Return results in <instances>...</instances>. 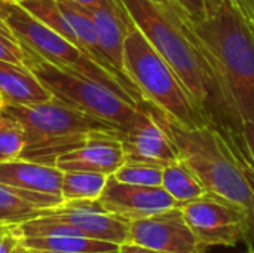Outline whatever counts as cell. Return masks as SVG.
I'll use <instances>...</instances> for the list:
<instances>
[{"mask_svg": "<svg viewBox=\"0 0 254 253\" xmlns=\"http://www.w3.org/2000/svg\"><path fill=\"white\" fill-rule=\"evenodd\" d=\"M134 24L179 76L204 118L217 127L240 130L213 61L193 25L159 0H122Z\"/></svg>", "mask_w": 254, "mask_h": 253, "instance_id": "1", "label": "cell"}, {"mask_svg": "<svg viewBox=\"0 0 254 253\" xmlns=\"http://www.w3.org/2000/svg\"><path fill=\"white\" fill-rule=\"evenodd\" d=\"M205 46L225 98L240 122H254V34L234 0H207V15L193 25Z\"/></svg>", "mask_w": 254, "mask_h": 253, "instance_id": "2", "label": "cell"}, {"mask_svg": "<svg viewBox=\"0 0 254 253\" xmlns=\"http://www.w3.org/2000/svg\"><path fill=\"white\" fill-rule=\"evenodd\" d=\"M147 104L170 134L180 160L196 174L207 194L243 209L254 227L253 192L225 133L217 125L185 127L153 104Z\"/></svg>", "mask_w": 254, "mask_h": 253, "instance_id": "3", "label": "cell"}, {"mask_svg": "<svg viewBox=\"0 0 254 253\" xmlns=\"http://www.w3.org/2000/svg\"><path fill=\"white\" fill-rule=\"evenodd\" d=\"M124 64L144 101L185 127L211 125L199 112L171 66L152 46L134 21L124 43Z\"/></svg>", "mask_w": 254, "mask_h": 253, "instance_id": "4", "label": "cell"}, {"mask_svg": "<svg viewBox=\"0 0 254 253\" xmlns=\"http://www.w3.org/2000/svg\"><path fill=\"white\" fill-rule=\"evenodd\" d=\"M19 45L22 49V64L42 82L54 98L112 124L125 134L138 110L134 101L77 70L49 63L21 40Z\"/></svg>", "mask_w": 254, "mask_h": 253, "instance_id": "5", "label": "cell"}, {"mask_svg": "<svg viewBox=\"0 0 254 253\" xmlns=\"http://www.w3.org/2000/svg\"><path fill=\"white\" fill-rule=\"evenodd\" d=\"M0 16L6 21L18 40L31 46L49 63L77 70L82 75L106 85L116 94L134 101L124 85L115 76L101 69L92 58L83 54L77 46H74L58 31L33 16L21 4L9 0H0Z\"/></svg>", "mask_w": 254, "mask_h": 253, "instance_id": "6", "label": "cell"}, {"mask_svg": "<svg viewBox=\"0 0 254 253\" xmlns=\"http://www.w3.org/2000/svg\"><path fill=\"white\" fill-rule=\"evenodd\" d=\"M186 222L208 248H235L241 242L254 243V227L249 215L228 200L205 194L180 206Z\"/></svg>", "mask_w": 254, "mask_h": 253, "instance_id": "7", "label": "cell"}, {"mask_svg": "<svg viewBox=\"0 0 254 253\" xmlns=\"http://www.w3.org/2000/svg\"><path fill=\"white\" fill-rule=\"evenodd\" d=\"M6 112L15 116L27 133V145L55 136L85 131H121L95 116L74 109L57 98L37 104H1Z\"/></svg>", "mask_w": 254, "mask_h": 253, "instance_id": "8", "label": "cell"}, {"mask_svg": "<svg viewBox=\"0 0 254 253\" xmlns=\"http://www.w3.org/2000/svg\"><path fill=\"white\" fill-rule=\"evenodd\" d=\"M129 243L162 253H205L179 207L129 222Z\"/></svg>", "mask_w": 254, "mask_h": 253, "instance_id": "9", "label": "cell"}, {"mask_svg": "<svg viewBox=\"0 0 254 253\" xmlns=\"http://www.w3.org/2000/svg\"><path fill=\"white\" fill-rule=\"evenodd\" d=\"M125 161L149 163L161 167L179 161V152L147 101L138 104L137 115L122 137Z\"/></svg>", "mask_w": 254, "mask_h": 253, "instance_id": "10", "label": "cell"}, {"mask_svg": "<svg viewBox=\"0 0 254 253\" xmlns=\"http://www.w3.org/2000/svg\"><path fill=\"white\" fill-rule=\"evenodd\" d=\"M100 203L106 212L127 222L153 216L180 204L162 186H138L107 177Z\"/></svg>", "mask_w": 254, "mask_h": 253, "instance_id": "11", "label": "cell"}, {"mask_svg": "<svg viewBox=\"0 0 254 253\" xmlns=\"http://www.w3.org/2000/svg\"><path fill=\"white\" fill-rule=\"evenodd\" d=\"M43 213L70 224L88 239L118 246L128 243L129 239V222L106 212L100 200L63 201L60 206L46 209Z\"/></svg>", "mask_w": 254, "mask_h": 253, "instance_id": "12", "label": "cell"}, {"mask_svg": "<svg viewBox=\"0 0 254 253\" xmlns=\"http://www.w3.org/2000/svg\"><path fill=\"white\" fill-rule=\"evenodd\" d=\"M122 137V131H104L82 148L58 157L54 166L61 171H92L112 176L125 163Z\"/></svg>", "mask_w": 254, "mask_h": 253, "instance_id": "13", "label": "cell"}, {"mask_svg": "<svg viewBox=\"0 0 254 253\" xmlns=\"http://www.w3.org/2000/svg\"><path fill=\"white\" fill-rule=\"evenodd\" d=\"M88 10L94 19L98 40L104 55L125 79L132 82L124 64V43L129 25L132 24V19L127 7L124 6L122 0H106L100 6Z\"/></svg>", "mask_w": 254, "mask_h": 253, "instance_id": "14", "label": "cell"}, {"mask_svg": "<svg viewBox=\"0 0 254 253\" xmlns=\"http://www.w3.org/2000/svg\"><path fill=\"white\" fill-rule=\"evenodd\" d=\"M61 180L63 171L54 166L22 158L0 163V183L15 189L61 197Z\"/></svg>", "mask_w": 254, "mask_h": 253, "instance_id": "15", "label": "cell"}, {"mask_svg": "<svg viewBox=\"0 0 254 253\" xmlns=\"http://www.w3.org/2000/svg\"><path fill=\"white\" fill-rule=\"evenodd\" d=\"M63 201L60 195L28 192L0 183V227H15L34 219Z\"/></svg>", "mask_w": 254, "mask_h": 253, "instance_id": "16", "label": "cell"}, {"mask_svg": "<svg viewBox=\"0 0 254 253\" xmlns=\"http://www.w3.org/2000/svg\"><path fill=\"white\" fill-rule=\"evenodd\" d=\"M0 97L3 104H37L52 98L24 64L4 60H0Z\"/></svg>", "mask_w": 254, "mask_h": 253, "instance_id": "17", "label": "cell"}, {"mask_svg": "<svg viewBox=\"0 0 254 253\" xmlns=\"http://www.w3.org/2000/svg\"><path fill=\"white\" fill-rule=\"evenodd\" d=\"M19 243L30 249L55 251L65 253H116L118 245L88 239L83 236H49L19 239Z\"/></svg>", "mask_w": 254, "mask_h": 253, "instance_id": "18", "label": "cell"}, {"mask_svg": "<svg viewBox=\"0 0 254 253\" xmlns=\"http://www.w3.org/2000/svg\"><path fill=\"white\" fill-rule=\"evenodd\" d=\"M161 186L182 206L207 194V189L196 174L182 161H174L164 167Z\"/></svg>", "mask_w": 254, "mask_h": 253, "instance_id": "19", "label": "cell"}, {"mask_svg": "<svg viewBox=\"0 0 254 253\" xmlns=\"http://www.w3.org/2000/svg\"><path fill=\"white\" fill-rule=\"evenodd\" d=\"M106 174L92 171H63L61 197L71 200H98L107 182Z\"/></svg>", "mask_w": 254, "mask_h": 253, "instance_id": "20", "label": "cell"}, {"mask_svg": "<svg viewBox=\"0 0 254 253\" xmlns=\"http://www.w3.org/2000/svg\"><path fill=\"white\" fill-rule=\"evenodd\" d=\"M27 145V133L21 122L0 106V163L21 158Z\"/></svg>", "mask_w": 254, "mask_h": 253, "instance_id": "21", "label": "cell"}, {"mask_svg": "<svg viewBox=\"0 0 254 253\" xmlns=\"http://www.w3.org/2000/svg\"><path fill=\"white\" fill-rule=\"evenodd\" d=\"M162 173L164 167L156 164L125 161L112 176L122 183L138 186H161Z\"/></svg>", "mask_w": 254, "mask_h": 253, "instance_id": "22", "label": "cell"}, {"mask_svg": "<svg viewBox=\"0 0 254 253\" xmlns=\"http://www.w3.org/2000/svg\"><path fill=\"white\" fill-rule=\"evenodd\" d=\"M219 128L225 133V136L231 145V149H232V152H234V155H235V158L241 167L244 177L249 182V186H250L254 197V161L252 155L249 154L247 148H246L241 131L237 128H229V127H219Z\"/></svg>", "mask_w": 254, "mask_h": 253, "instance_id": "23", "label": "cell"}, {"mask_svg": "<svg viewBox=\"0 0 254 253\" xmlns=\"http://www.w3.org/2000/svg\"><path fill=\"white\" fill-rule=\"evenodd\" d=\"M174 13L190 24L202 21L207 15V0H159Z\"/></svg>", "mask_w": 254, "mask_h": 253, "instance_id": "24", "label": "cell"}, {"mask_svg": "<svg viewBox=\"0 0 254 253\" xmlns=\"http://www.w3.org/2000/svg\"><path fill=\"white\" fill-rule=\"evenodd\" d=\"M0 60L22 64V49L18 37L0 16Z\"/></svg>", "mask_w": 254, "mask_h": 253, "instance_id": "25", "label": "cell"}, {"mask_svg": "<svg viewBox=\"0 0 254 253\" xmlns=\"http://www.w3.org/2000/svg\"><path fill=\"white\" fill-rule=\"evenodd\" d=\"M19 243L12 227H0V253H10Z\"/></svg>", "mask_w": 254, "mask_h": 253, "instance_id": "26", "label": "cell"}, {"mask_svg": "<svg viewBox=\"0 0 254 253\" xmlns=\"http://www.w3.org/2000/svg\"><path fill=\"white\" fill-rule=\"evenodd\" d=\"M240 131H241L243 140L246 143V148H247L249 154L252 155L254 161V122L249 121V119H244L241 122Z\"/></svg>", "mask_w": 254, "mask_h": 253, "instance_id": "27", "label": "cell"}, {"mask_svg": "<svg viewBox=\"0 0 254 253\" xmlns=\"http://www.w3.org/2000/svg\"><path fill=\"white\" fill-rule=\"evenodd\" d=\"M234 3L237 4V7H238L240 12L243 13V16H244V19L247 21L249 27L254 31L253 0H234Z\"/></svg>", "mask_w": 254, "mask_h": 253, "instance_id": "28", "label": "cell"}, {"mask_svg": "<svg viewBox=\"0 0 254 253\" xmlns=\"http://www.w3.org/2000/svg\"><path fill=\"white\" fill-rule=\"evenodd\" d=\"M116 253H162L158 252V251H153V249H149V248H144V246H140V245H134V243H124L118 248Z\"/></svg>", "mask_w": 254, "mask_h": 253, "instance_id": "29", "label": "cell"}, {"mask_svg": "<svg viewBox=\"0 0 254 253\" xmlns=\"http://www.w3.org/2000/svg\"><path fill=\"white\" fill-rule=\"evenodd\" d=\"M70 1H73V3H76V4H80V6H83L85 9H94V7H97V6H100L103 1H106V0H70Z\"/></svg>", "mask_w": 254, "mask_h": 253, "instance_id": "30", "label": "cell"}, {"mask_svg": "<svg viewBox=\"0 0 254 253\" xmlns=\"http://www.w3.org/2000/svg\"><path fill=\"white\" fill-rule=\"evenodd\" d=\"M10 253H28V251H27V248H25V246H22L21 243H18V245L15 246V249H13Z\"/></svg>", "mask_w": 254, "mask_h": 253, "instance_id": "31", "label": "cell"}, {"mask_svg": "<svg viewBox=\"0 0 254 253\" xmlns=\"http://www.w3.org/2000/svg\"><path fill=\"white\" fill-rule=\"evenodd\" d=\"M28 253H65V252H55V251H42V249H30L27 248Z\"/></svg>", "mask_w": 254, "mask_h": 253, "instance_id": "32", "label": "cell"}, {"mask_svg": "<svg viewBox=\"0 0 254 253\" xmlns=\"http://www.w3.org/2000/svg\"><path fill=\"white\" fill-rule=\"evenodd\" d=\"M247 253H254V245H250V249Z\"/></svg>", "mask_w": 254, "mask_h": 253, "instance_id": "33", "label": "cell"}, {"mask_svg": "<svg viewBox=\"0 0 254 253\" xmlns=\"http://www.w3.org/2000/svg\"><path fill=\"white\" fill-rule=\"evenodd\" d=\"M9 1H13V3H18V4H21L24 0H9Z\"/></svg>", "mask_w": 254, "mask_h": 253, "instance_id": "34", "label": "cell"}, {"mask_svg": "<svg viewBox=\"0 0 254 253\" xmlns=\"http://www.w3.org/2000/svg\"><path fill=\"white\" fill-rule=\"evenodd\" d=\"M1 104H3V101H1V97H0V106H1Z\"/></svg>", "mask_w": 254, "mask_h": 253, "instance_id": "35", "label": "cell"}]
</instances>
